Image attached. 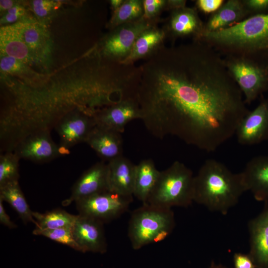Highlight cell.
<instances>
[{
  "instance_id": "cell-6",
  "label": "cell",
  "mask_w": 268,
  "mask_h": 268,
  "mask_svg": "<svg viewBox=\"0 0 268 268\" xmlns=\"http://www.w3.org/2000/svg\"><path fill=\"white\" fill-rule=\"evenodd\" d=\"M223 58L246 104L251 103L268 90V66L242 56H227Z\"/></svg>"
},
{
  "instance_id": "cell-23",
  "label": "cell",
  "mask_w": 268,
  "mask_h": 268,
  "mask_svg": "<svg viewBox=\"0 0 268 268\" xmlns=\"http://www.w3.org/2000/svg\"><path fill=\"white\" fill-rule=\"evenodd\" d=\"M166 38L163 29L157 25L148 28L137 38L130 55L122 64H134L138 60L149 58L164 45Z\"/></svg>"
},
{
  "instance_id": "cell-27",
  "label": "cell",
  "mask_w": 268,
  "mask_h": 268,
  "mask_svg": "<svg viewBox=\"0 0 268 268\" xmlns=\"http://www.w3.org/2000/svg\"><path fill=\"white\" fill-rule=\"evenodd\" d=\"M143 15V0H124L122 5L113 12L107 26L111 30L119 25L139 20Z\"/></svg>"
},
{
  "instance_id": "cell-18",
  "label": "cell",
  "mask_w": 268,
  "mask_h": 268,
  "mask_svg": "<svg viewBox=\"0 0 268 268\" xmlns=\"http://www.w3.org/2000/svg\"><path fill=\"white\" fill-rule=\"evenodd\" d=\"M241 173L246 191L257 201H268V156L253 158Z\"/></svg>"
},
{
  "instance_id": "cell-1",
  "label": "cell",
  "mask_w": 268,
  "mask_h": 268,
  "mask_svg": "<svg viewBox=\"0 0 268 268\" xmlns=\"http://www.w3.org/2000/svg\"><path fill=\"white\" fill-rule=\"evenodd\" d=\"M140 67L141 120L157 138L173 135L214 151L249 111L223 57L201 40L163 45Z\"/></svg>"
},
{
  "instance_id": "cell-15",
  "label": "cell",
  "mask_w": 268,
  "mask_h": 268,
  "mask_svg": "<svg viewBox=\"0 0 268 268\" xmlns=\"http://www.w3.org/2000/svg\"><path fill=\"white\" fill-rule=\"evenodd\" d=\"M72 232L81 252H106L107 245L102 222L79 214L72 227Z\"/></svg>"
},
{
  "instance_id": "cell-16",
  "label": "cell",
  "mask_w": 268,
  "mask_h": 268,
  "mask_svg": "<svg viewBox=\"0 0 268 268\" xmlns=\"http://www.w3.org/2000/svg\"><path fill=\"white\" fill-rule=\"evenodd\" d=\"M109 190L108 166L104 161L97 162L85 171L73 185L70 197L63 201L67 206L73 201Z\"/></svg>"
},
{
  "instance_id": "cell-26",
  "label": "cell",
  "mask_w": 268,
  "mask_h": 268,
  "mask_svg": "<svg viewBox=\"0 0 268 268\" xmlns=\"http://www.w3.org/2000/svg\"><path fill=\"white\" fill-rule=\"evenodd\" d=\"M32 215L37 222L36 228L42 230L72 227L77 217L59 208L44 213L33 211Z\"/></svg>"
},
{
  "instance_id": "cell-13",
  "label": "cell",
  "mask_w": 268,
  "mask_h": 268,
  "mask_svg": "<svg viewBox=\"0 0 268 268\" xmlns=\"http://www.w3.org/2000/svg\"><path fill=\"white\" fill-rule=\"evenodd\" d=\"M96 125L122 133L132 120L140 119L141 115L137 98L122 100L98 109L93 115Z\"/></svg>"
},
{
  "instance_id": "cell-34",
  "label": "cell",
  "mask_w": 268,
  "mask_h": 268,
  "mask_svg": "<svg viewBox=\"0 0 268 268\" xmlns=\"http://www.w3.org/2000/svg\"><path fill=\"white\" fill-rule=\"evenodd\" d=\"M250 16L268 13V0H243Z\"/></svg>"
},
{
  "instance_id": "cell-28",
  "label": "cell",
  "mask_w": 268,
  "mask_h": 268,
  "mask_svg": "<svg viewBox=\"0 0 268 268\" xmlns=\"http://www.w3.org/2000/svg\"><path fill=\"white\" fill-rule=\"evenodd\" d=\"M0 67L3 73L17 76L27 81L39 79L42 75L31 69L22 61L5 55H0Z\"/></svg>"
},
{
  "instance_id": "cell-21",
  "label": "cell",
  "mask_w": 268,
  "mask_h": 268,
  "mask_svg": "<svg viewBox=\"0 0 268 268\" xmlns=\"http://www.w3.org/2000/svg\"><path fill=\"white\" fill-rule=\"evenodd\" d=\"M249 16L243 0H228L212 13L204 23V33L228 28Z\"/></svg>"
},
{
  "instance_id": "cell-10",
  "label": "cell",
  "mask_w": 268,
  "mask_h": 268,
  "mask_svg": "<svg viewBox=\"0 0 268 268\" xmlns=\"http://www.w3.org/2000/svg\"><path fill=\"white\" fill-rule=\"evenodd\" d=\"M53 140L49 129L40 130L29 134L15 145L13 152L19 158L37 163L51 161L62 152Z\"/></svg>"
},
{
  "instance_id": "cell-4",
  "label": "cell",
  "mask_w": 268,
  "mask_h": 268,
  "mask_svg": "<svg viewBox=\"0 0 268 268\" xmlns=\"http://www.w3.org/2000/svg\"><path fill=\"white\" fill-rule=\"evenodd\" d=\"M194 177L186 165L175 161L160 171L146 203L168 208L190 206L194 202Z\"/></svg>"
},
{
  "instance_id": "cell-33",
  "label": "cell",
  "mask_w": 268,
  "mask_h": 268,
  "mask_svg": "<svg viewBox=\"0 0 268 268\" xmlns=\"http://www.w3.org/2000/svg\"><path fill=\"white\" fill-rule=\"evenodd\" d=\"M166 2L167 0H143L144 18L158 22L159 14L166 9Z\"/></svg>"
},
{
  "instance_id": "cell-22",
  "label": "cell",
  "mask_w": 268,
  "mask_h": 268,
  "mask_svg": "<svg viewBox=\"0 0 268 268\" xmlns=\"http://www.w3.org/2000/svg\"><path fill=\"white\" fill-rule=\"evenodd\" d=\"M0 55L12 57L28 66L39 65L14 23L0 27Z\"/></svg>"
},
{
  "instance_id": "cell-39",
  "label": "cell",
  "mask_w": 268,
  "mask_h": 268,
  "mask_svg": "<svg viewBox=\"0 0 268 268\" xmlns=\"http://www.w3.org/2000/svg\"><path fill=\"white\" fill-rule=\"evenodd\" d=\"M16 0H0V11L2 15L9 9L19 3Z\"/></svg>"
},
{
  "instance_id": "cell-8",
  "label": "cell",
  "mask_w": 268,
  "mask_h": 268,
  "mask_svg": "<svg viewBox=\"0 0 268 268\" xmlns=\"http://www.w3.org/2000/svg\"><path fill=\"white\" fill-rule=\"evenodd\" d=\"M133 201V197L107 190L75 202L79 214L91 217L104 223L118 218L126 212Z\"/></svg>"
},
{
  "instance_id": "cell-9",
  "label": "cell",
  "mask_w": 268,
  "mask_h": 268,
  "mask_svg": "<svg viewBox=\"0 0 268 268\" xmlns=\"http://www.w3.org/2000/svg\"><path fill=\"white\" fill-rule=\"evenodd\" d=\"M93 114L78 109L65 114L55 124L60 138V147L68 148L85 141L96 126Z\"/></svg>"
},
{
  "instance_id": "cell-37",
  "label": "cell",
  "mask_w": 268,
  "mask_h": 268,
  "mask_svg": "<svg viewBox=\"0 0 268 268\" xmlns=\"http://www.w3.org/2000/svg\"><path fill=\"white\" fill-rule=\"evenodd\" d=\"M3 200L0 198V222L1 224L12 229L17 227V225L11 221L10 217L5 212L3 204Z\"/></svg>"
},
{
  "instance_id": "cell-3",
  "label": "cell",
  "mask_w": 268,
  "mask_h": 268,
  "mask_svg": "<svg viewBox=\"0 0 268 268\" xmlns=\"http://www.w3.org/2000/svg\"><path fill=\"white\" fill-rule=\"evenodd\" d=\"M245 192L241 172L215 159L206 160L194 177V202L211 211L226 214Z\"/></svg>"
},
{
  "instance_id": "cell-17",
  "label": "cell",
  "mask_w": 268,
  "mask_h": 268,
  "mask_svg": "<svg viewBox=\"0 0 268 268\" xmlns=\"http://www.w3.org/2000/svg\"><path fill=\"white\" fill-rule=\"evenodd\" d=\"M250 257L262 268H268V201L248 223Z\"/></svg>"
},
{
  "instance_id": "cell-19",
  "label": "cell",
  "mask_w": 268,
  "mask_h": 268,
  "mask_svg": "<svg viewBox=\"0 0 268 268\" xmlns=\"http://www.w3.org/2000/svg\"><path fill=\"white\" fill-rule=\"evenodd\" d=\"M85 142L103 160L108 162L123 155L121 133L96 125Z\"/></svg>"
},
{
  "instance_id": "cell-41",
  "label": "cell",
  "mask_w": 268,
  "mask_h": 268,
  "mask_svg": "<svg viewBox=\"0 0 268 268\" xmlns=\"http://www.w3.org/2000/svg\"></svg>"
},
{
  "instance_id": "cell-14",
  "label": "cell",
  "mask_w": 268,
  "mask_h": 268,
  "mask_svg": "<svg viewBox=\"0 0 268 268\" xmlns=\"http://www.w3.org/2000/svg\"><path fill=\"white\" fill-rule=\"evenodd\" d=\"M14 24L22 40L39 64H48L53 44L46 24L35 20Z\"/></svg>"
},
{
  "instance_id": "cell-25",
  "label": "cell",
  "mask_w": 268,
  "mask_h": 268,
  "mask_svg": "<svg viewBox=\"0 0 268 268\" xmlns=\"http://www.w3.org/2000/svg\"><path fill=\"white\" fill-rule=\"evenodd\" d=\"M0 198L11 206L24 223L32 222L37 225L32 215L33 211L26 201L18 181L9 183L0 187Z\"/></svg>"
},
{
  "instance_id": "cell-31",
  "label": "cell",
  "mask_w": 268,
  "mask_h": 268,
  "mask_svg": "<svg viewBox=\"0 0 268 268\" xmlns=\"http://www.w3.org/2000/svg\"><path fill=\"white\" fill-rule=\"evenodd\" d=\"M59 6V2L55 0H34L31 3L34 13L42 23L50 18Z\"/></svg>"
},
{
  "instance_id": "cell-7",
  "label": "cell",
  "mask_w": 268,
  "mask_h": 268,
  "mask_svg": "<svg viewBox=\"0 0 268 268\" xmlns=\"http://www.w3.org/2000/svg\"><path fill=\"white\" fill-rule=\"evenodd\" d=\"M157 22L143 17L139 20L119 25L111 29L101 40L95 50L103 59L122 64L130 55L139 35L148 28L157 25Z\"/></svg>"
},
{
  "instance_id": "cell-12",
  "label": "cell",
  "mask_w": 268,
  "mask_h": 268,
  "mask_svg": "<svg viewBox=\"0 0 268 268\" xmlns=\"http://www.w3.org/2000/svg\"><path fill=\"white\" fill-rule=\"evenodd\" d=\"M235 134L238 142L245 145L268 139V97L263 98L253 110H249L239 123Z\"/></svg>"
},
{
  "instance_id": "cell-20",
  "label": "cell",
  "mask_w": 268,
  "mask_h": 268,
  "mask_svg": "<svg viewBox=\"0 0 268 268\" xmlns=\"http://www.w3.org/2000/svg\"><path fill=\"white\" fill-rule=\"evenodd\" d=\"M136 165L123 155L107 163L109 190L133 197Z\"/></svg>"
},
{
  "instance_id": "cell-32",
  "label": "cell",
  "mask_w": 268,
  "mask_h": 268,
  "mask_svg": "<svg viewBox=\"0 0 268 268\" xmlns=\"http://www.w3.org/2000/svg\"><path fill=\"white\" fill-rule=\"evenodd\" d=\"M33 20L35 19L27 16L26 9L19 2L2 15L0 18V25L5 26L10 23Z\"/></svg>"
},
{
  "instance_id": "cell-30",
  "label": "cell",
  "mask_w": 268,
  "mask_h": 268,
  "mask_svg": "<svg viewBox=\"0 0 268 268\" xmlns=\"http://www.w3.org/2000/svg\"><path fill=\"white\" fill-rule=\"evenodd\" d=\"M33 234L49 238L57 242L68 246L80 251V249L75 241L72 232V227H63L55 229L39 230L35 228Z\"/></svg>"
},
{
  "instance_id": "cell-29",
  "label": "cell",
  "mask_w": 268,
  "mask_h": 268,
  "mask_svg": "<svg viewBox=\"0 0 268 268\" xmlns=\"http://www.w3.org/2000/svg\"><path fill=\"white\" fill-rule=\"evenodd\" d=\"M19 157L12 151L0 156V187L9 183L18 181Z\"/></svg>"
},
{
  "instance_id": "cell-24",
  "label": "cell",
  "mask_w": 268,
  "mask_h": 268,
  "mask_svg": "<svg viewBox=\"0 0 268 268\" xmlns=\"http://www.w3.org/2000/svg\"><path fill=\"white\" fill-rule=\"evenodd\" d=\"M159 172L151 159H144L136 165L133 196L142 204L146 203Z\"/></svg>"
},
{
  "instance_id": "cell-35",
  "label": "cell",
  "mask_w": 268,
  "mask_h": 268,
  "mask_svg": "<svg viewBox=\"0 0 268 268\" xmlns=\"http://www.w3.org/2000/svg\"><path fill=\"white\" fill-rule=\"evenodd\" d=\"M223 0H198L196 8L204 13H214L224 3Z\"/></svg>"
},
{
  "instance_id": "cell-11",
  "label": "cell",
  "mask_w": 268,
  "mask_h": 268,
  "mask_svg": "<svg viewBox=\"0 0 268 268\" xmlns=\"http://www.w3.org/2000/svg\"><path fill=\"white\" fill-rule=\"evenodd\" d=\"M166 38L175 40L180 38L200 39L203 33L204 23L201 19L196 7H183L170 10L162 28Z\"/></svg>"
},
{
  "instance_id": "cell-40",
  "label": "cell",
  "mask_w": 268,
  "mask_h": 268,
  "mask_svg": "<svg viewBox=\"0 0 268 268\" xmlns=\"http://www.w3.org/2000/svg\"><path fill=\"white\" fill-rule=\"evenodd\" d=\"M124 0H111L110 4L113 12L117 10L123 3Z\"/></svg>"
},
{
  "instance_id": "cell-5",
  "label": "cell",
  "mask_w": 268,
  "mask_h": 268,
  "mask_svg": "<svg viewBox=\"0 0 268 268\" xmlns=\"http://www.w3.org/2000/svg\"><path fill=\"white\" fill-rule=\"evenodd\" d=\"M175 227L171 208L142 204L132 213L128 236L132 247L138 250L148 244L162 241Z\"/></svg>"
},
{
  "instance_id": "cell-36",
  "label": "cell",
  "mask_w": 268,
  "mask_h": 268,
  "mask_svg": "<svg viewBox=\"0 0 268 268\" xmlns=\"http://www.w3.org/2000/svg\"><path fill=\"white\" fill-rule=\"evenodd\" d=\"M235 268H255L256 265L250 257L236 254L234 257Z\"/></svg>"
},
{
  "instance_id": "cell-2",
  "label": "cell",
  "mask_w": 268,
  "mask_h": 268,
  "mask_svg": "<svg viewBox=\"0 0 268 268\" xmlns=\"http://www.w3.org/2000/svg\"><path fill=\"white\" fill-rule=\"evenodd\" d=\"M222 57L239 56L268 66V13L250 16L201 38Z\"/></svg>"
},
{
  "instance_id": "cell-38",
  "label": "cell",
  "mask_w": 268,
  "mask_h": 268,
  "mask_svg": "<svg viewBox=\"0 0 268 268\" xmlns=\"http://www.w3.org/2000/svg\"><path fill=\"white\" fill-rule=\"evenodd\" d=\"M186 2L185 0H167L166 9L171 10L186 6Z\"/></svg>"
}]
</instances>
